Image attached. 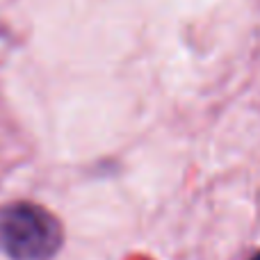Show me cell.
Returning a JSON list of instances; mask_svg holds the SVG:
<instances>
[{
  "mask_svg": "<svg viewBox=\"0 0 260 260\" xmlns=\"http://www.w3.org/2000/svg\"><path fill=\"white\" fill-rule=\"evenodd\" d=\"M251 260H260V253H258V256H253V258H251Z\"/></svg>",
  "mask_w": 260,
  "mask_h": 260,
  "instance_id": "7a4b0ae2",
  "label": "cell"
},
{
  "mask_svg": "<svg viewBox=\"0 0 260 260\" xmlns=\"http://www.w3.org/2000/svg\"><path fill=\"white\" fill-rule=\"evenodd\" d=\"M0 244L18 260H41L57 247L53 217L30 206L0 210Z\"/></svg>",
  "mask_w": 260,
  "mask_h": 260,
  "instance_id": "6da1fadb",
  "label": "cell"
}]
</instances>
